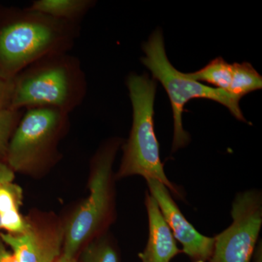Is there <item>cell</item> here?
Masks as SVG:
<instances>
[{
    "label": "cell",
    "instance_id": "2",
    "mask_svg": "<svg viewBox=\"0 0 262 262\" xmlns=\"http://www.w3.org/2000/svg\"><path fill=\"white\" fill-rule=\"evenodd\" d=\"M10 110L57 108L70 114L83 102L87 80L80 60L68 53L45 57L13 79Z\"/></svg>",
    "mask_w": 262,
    "mask_h": 262
},
{
    "label": "cell",
    "instance_id": "17",
    "mask_svg": "<svg viewBox=\"0 0 262 262\" xmlns=\"http://www.w3.org/2000/svg\"><path fill=\"white\" fill-rule=\"evenodd\" d=\"M13 94V80H5L0 77V111L10 110Z\"/></svg>",
    "mask_w": 262,
    "mask_h": 262
},
{
    "label": "cell",
    "instance_id": "10",
    "mask_svg": "<svg viewBox=\"0 0 262 262\" xmlns=\"http://www.w3.org/2000/svg\"><path fill=\"white\" fill-rule=\"evenodd\" d=\"M145 204L149 220V237L144 251L139 253L141 262H170L182 252L165 222L158 203L146 193Z\"/></svg>",
    "mask_w": 262,
    "mask_h": 262
},
{
    "label": "cell",
    "instance_id": "18",
    "mask_svg": "<svg viewBox=\"0 0 262 262\" xmlns=\"http://www.w3.org/2000/svg\"><path fill=\"white\" fill-rule=\"evenodd\" d=\"M15 178V173L11 168L3 162H0V184L13 182Z\"/></svg>",
    "mask_w": 262,
    "mask_h": 262
},
{
    "label": "cell",
    "instance_id": "7",
    "mask_svg": "<svg viewBox=\"0 0 262 262\" xmlns=\"http://www.w3.org/2000/svg\"><path fill=\"white\" fill-rule=\"evenodd\" d=\"M232 225L215 237L210 262H251L262 225V198L257 190L239 192L232 203Z\"/></svg>",
    "mask_w": 262,
    "mask_h": 262
},
{
    "label": "cell",
    "instance_id": "20",
    "mask_svg": "<svg viewBox=\"0 0 262 262\" xmlns=\"http://www.w3.org/2000/svg\"><path fill=\"white\" fill-rule=\"evenodd\" d=\"M54 262H77V260L76 258L66 257V256L61 254V256Z\"/></svg>",
    "mask_w": 262,
    "mask_h": 262
},
{
    "label": "cell",
    "instance_id": "19",
    "mask_svg": "<svg viewBox=\"0 0 262 262\" xmlns=\"http://www.w3.org/2000/svg\"><path fill=\"white\" fill-rule=\"evenodd\" d=\"M13 255L7 249L6 245L0 239V262H13Z\"/></svg>",
    "mask_w": 262,
    "mask_h": 262
},
{
    "label": "cell",
    "instance_id": "8",
    "mask_svg": "<svg viewBox=\"0 0 262 262\" xmlns=\"http://www.w3.org/2000/svg\"><path fill=\"white\" fill-rule=\"evenodd\" d=\"M24 233L0 234V239L11 248L13 262H54L61 256L64 225L51 220H29Z\"/></svg>",
    "mask_w": 262,
    "mask_h": 262
},
{
    "label": "cell",
    "instance_id": "3",
    "mask_svg": "<svg viewBox=\"0 0 262 262\" xmlns=\"http://www.w3.org/2000/svg\"><path fill=\"white\" fill-rule=\"evenodd\" d=\"M133 106L130 136L122 146L123 155L116 179L141 176L161 182L169 192L182 198L181 191L168 180L160 158V146L155 130L154 105L158 82L147 74L130 73L127 77Z\"/></svg>",
    "mask_w": 262,
    "mask_h": 262
},
{
    "label": "cell",
    "instance_id": "5",
    "mask_svg": "<svg viewBox=\"0 0 262 262\" xmlns=\"http://www.w3.org/2000/svg\"><path fill=\"white\" fill-rule=\"evenodd\" d=\"M145 56L141 63L151 72L152 79L160 82L168 94L173 117V139L172 151L184 147L190 142V135L184 130L182 115L184 106L194 98L212 100L228 108L236 119L248 122L239 108V100L224 90L205 85L179 72L170 63L165 51L163 33L155 30L142 46Z\"/></svg>",
    "mask_w": 262,
    "mask_h": 262
},
{
    "label": "cell",
    "instance_id": "1",
    "mask_svg": "<svg viewBox=\"0 0 262 262\" xmlns=\"http://www.w3.org/2000/svg\"><path fill=\"white\" fill-rule=\"evenodd\" d=\"M5 15L0 21V77L5 80L45 57L68 53L78 34V24L27 8Z\"/></svg>",
    "mask_w": 262,
    "mask_h": 262
},
{
    "label": "cell",
    "instance_id": "9",
    "mask_svg": "<svg viewBox=\"0 0 262 262\" xmlns=\"http://www.w3.org/2000/svg\"><path fill=\"white\" fill-rule=\"evenodd\" d=\"M149 194L158 203L160 211L174 237L182 246V252L194 261H210L214 248L215 237H206L182 214L170 195L168 188L155 179H147Z\"/></svg>",
    "mask_w": 262,
    "mask_h": 262
},
{
    "label": "cell",
    "instance_id": "4",
    "mask_svg": "<svg viewBox=\"0 0 262 262\" xmlns=\"http://www.w3.org/2000/svg\"><path fill=\"white\" fill-rule=\"evenodd\" d=\"M121 139H112L98 150L91 163L89 194L64 225L62 255L76 258L84 246L96 237L113 221V166Z\"/></svg>",
    "mask_w": 262,
    "mask_h": 262
},
{
    "label": "cell",
    "instance_id": "13",
    "mask_svg": "<svg viewBox=\"0 0 262 262\" xmlns=\"http://www.w3.org/2000/svg\"><path fill=\"white\" fill-rule=\"evenodd\" d=\"M185 75L192 80L213 84L216 89L227 92L232 82V64L227 63L222 57H218L201 70Z\"/></svg>",
    "mask_w": 262,
    "mask_h": 262
},
{
    "label": "cell",
    "instance_id": "11",
    "mask_svg": "<svg viewBox=\"0 0 262 262\" xmlns=\"http://www.w3.org/2000/svg\"><path fill=\"white\" fill-rule=\"evenodd\" d=\"M95 3L92 0H36L27 9L78 24Z\"/></svg>",
    "mask_w": 262,
    "mask_h": 262
},
{
    "label": "cell",
    "instance_id": "16",
    "mask_svg": "<svg viewBox=\"0 0 262 262\" xmlns=\"http://www.w3.org/2000/svg\"><path fill=\"white\" fill-rule=\"evenodd\" d=\"M23 191L13 182L0 184V215L19 212Z\"/></svg>",
    "mask_w": 262,
    "mask_h": 262
},
{
    "label": "cell",
    "instance_id": "6",
    "mask_svg": "<svg viewBox=\"0 0 262 262\" xmlns=\"http://www.w3.org/2000/svg\"><path fill=\"white\" fill-rule=\"evenodd\" d=\"M70 114L54 108L26 110L10 139L6 164L14 173H35L58 157L57 144L69 127Z\"/></svg>",
    "mask_w": 262,
    "mask_h": 262
},
{
    "label": "cell",
    "instance_id": "12",
    "mask_svg": "<svg viewBox=\"0 0 262 262\" xmlns=\"http://www.w3.org/2000/svg\"><path fill=\"white\" fill-rule=\"evenodd\" d=\"M262 89V77L248 62L232 64V79L227 92L241 101L250 93Z\"/></svg>",
    "mask_w": 262,
    "mask_h": 262
},
{
    "label": "cell",
    "instance_id": "22",
    "mask_svg": "<svg viewBox=\"0 0 262 262\" xmlns=\"http://www.w3.org/2000/svg\"><path fill=\"white\" fill-rule=\"evenodd\" d=\"M194 262H204V261H194Z\"/></svg>",
    "mask_w": 262,
    "mask_h": 262
},
{
    "label": "cell",
    "instance_id": "14",
    "mask_svg": "<svg viewBox=\"0 0 262 262\" xmlns=\"http://www.w3.org/2000/svg\"><path fill=\"white\" fill-rule=\"evenodd\" d=\"M77 262H120V257L113 242L100 236L84 245Z\"/></svg>",
    "mask_w": 262,
    "mask_h": 262
},
{
    "label": "cell",
    "instance_id": "21",
    "mask_svg": "<svg viewBox=\"0 0 262 262\" xmlns=\"http://www.w3.org/2000/svg\"><path fill=\"white\" fill-rule=\"evenodd\" d=\"M0 229H2V227H1V222H0Z\"/></svg>",
    "mask_w": 262,
    "mask_h": 262
},
{
    "label": "cell",
    "instance_id": "15",
    "mask_svg": "<svg viewBox=\"0 0 262 262\" xmlns=\"http://www.w3.org/2000/svg\"><path fill=\"white\" fill-rule=\"evenodd\" d=\"M23 114V110L0 111V162L6 163L10 139Z\"/></svg>",
    "mask_w": 262,
    "mask_h": 262
}]
</instances>
